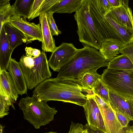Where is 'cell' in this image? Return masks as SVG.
Wrapping results in <instances>:
<instances>
[{
    "label": "cell",
    "mask_w": 133,
    "mask_h": 133,
    "mask_svg": "<svg viewBox=\"0 0 133 133\" xmlns=\"http://www.w3.org/2000/svg\"><path fill=\"white\" fill-rule=\"evenodd\" d=\"M78 50L72 43H63L52 52L48 61L49 66L54 71L58 72Z\"/></svg>",
    "instance_id": "9"
},
{
    "label": "cell",
    "mask_w": 133,
    "mask_h": 133,
    "mask_svg": "<svg viewBox=\"0 0 133 133\" xmlns=\"http://www.w3.org/2000/svg\"><path fill=\"white\" fill-rule=\"evenodd\" d=\"M34 0H16L11 7L16 15L28 18Z\"/></svg>",
    "instance_id": "21"
},
{
    "label": "cell",
    "mask_w": 133,
    "mask_h": 133,
    "mask_svg": "<svg viewBox=\"0 0 133 133\" xmlns=\"http://www.w3.org/2000/svg\"><path fill=\"white\" fill-rule=\"evenodd\" d=\"M0 100L5 104L9 107H11L15 109L14 103L6 94L0 85Z\"/></svg>",
    "instance_id": "30"
},
{
    "label": "cell",
    "mask_w": 133,
    "mask_h": 133,
    "mask_svg": "<svg viewBox=\"0 0 133 133\" xmlns=\"http://www.w3.org/2000/svg\"><path fill=\"white\" fill-rule=\"evenodd\" d=\"M44 0H34L28 19L30 21L39 16V11L40 6Z\"/></svg>",
    "instance_id": "27"
},
{
    "label": "cell",
    "mask_w": 133,
    "mask_h": 133,
    "mask_svg": "<svg viewBox=\"0 0 133 133\" xmlns=\"http://www.w3.org/2000/svg\"><path fill=\"white\" fill-rule=\"evenodd\" d=\"M60 1V0H44L40 8L39 16L43 13H46L55 4Z\"/></svg>",
    "instance_id": "29"
},
{
    "label": "cell",
    "mask_w": 133,
    "mask_h": 133,
    "mask_svg": "<svg viewBox=\"0 0 133 133\" xmlns=\"http://www.w3.org/2000/svg\"><path fill=\"white\" fill-rule=\"evenodd\" d=\"M5 32L12 50L23 43H27V39L25 34L9 22L3 24Z\"/></svg>",
    "instance_id": "16"
},
{
    "label": "cell",
    "mask_w": 133,
    "mask_h": 133,
    "mask_svg": "<svg viewBox=\"0 0 133 133\" xmlns=\"http://www.w3.org/2000/svg\"><path fill=\"white\" fill-rule=\"evenodd\" d=\"M10 0H0V6L5 5L9 3Z\"/></svg>",
    "instance_id": "41"
},
{
    "label": "cell",
    "mask_w": 133,
    "mask_h": 133,
    "mask_svg": "<svg viewBox=\"0 0 133 133\" xmlns=\"http://www.w3.org/2000/svg\"><path fill=\"white\" fill-rule=\"evenodd\" d=\"M86 96V101L83 107L84 109L88 124L90 126L98 128L97 119L92 106L89 95L88 94Z\"/></svg>",
    "instance_id": "23"
},
{
    "label": "cell",
    "mask_w": 133,
    "mask_h": 133,
    "mask_svg": "<svg viewBox=\"0 0 133 133\" xmlns=\"http://www.w3.org/2000/svg\"><path fill=\"white\" fill-rule=\"evenodd\" d=\"M25 50L26 55L31 57H36L38 56L41 52L40 50L31 47H26Z\"/></svg>",
    "instance_id": "33"
},
{
    "label": "cell",
    "mask_w": 133,
    "mask_h": 133,
    "mask_svg": "<svg viewBox=\"0 0 133 133\" xmlns=\"http://www.w3.org/2000/svg\"><path fill=\"white\" fill-rule=\"evenodd\" d=\"M13 51L3 25L0 34V69L1 71L7 70Z\"/></svg>",
    "instance_id": "15"
},
{
    "label": "cell",
    "mask_w": 133,
    "mask_h": 133,
    "mask_svg": "<svg viewBox=\"0 0 133 133\" xmlns=\"http://www.w3.org/2000/svg\"><path fill=\"white\" fill-rule=\"evenodd\" d=\"M117 118L122 127L126 128L130 121L128 118L121 113L115 111Z\"/></svg>",
    "instance_id": "32"
},
{
    "label": "cell",
    "mask_w": 133,
    "mask_h": 133,
    "mask_svg": "<svg viewBox=\"0 0 133 133\" xmlns=\"http://www.w3.org/2000/svg\"><path fill=\"white\" fill-rule=\"evenodd\" d=\"M98 107L103 120L106 133H126L125 128L122 127L115 111L110 106L104 108Z\"/></svg>",
    "instance_id": "13"
},
{
    "label": "cell",
    "mask_w": 133,
    "mask_h": 133,
    "mask_svg": "<svg viewBox=\"0 0 133 133\" xmlns=\"http://www.w3.org/2000/svg\"><path fill=\"white\" fill-rule=\"evenodd\" d=\"M84 130V128L82 124L71 122L68 133H82Z\"/></svg>",
    "instance_id": "31"
},
{
    "label": "cell",
    "mask_w": 133,
    "mask_h": 133,
    "mask_svg": "<svg viewBox=\"0 0 133 133\" xmlns=\"http://www.w3.org/2000/svg\"><path fill=\"white\" fill-rule=\"evenodd\" d=\"M47 101L40 98L33 93L31 97L22 98L18 104L23 111L24 119L33 126L39 129L53 120L57 111L55 108L50 107Z\"/></svg>",
    "instance_id": "3"
},
{
    "label": "cell",
    "mask_w": 133,
    "mask_h": 133,
    "mask_svg": "<svg viewBox=\"0 0 133 133\" xmlns=\"http://www.w3.org/2000/svg\"><path fill=\"white\" fill-rule=\"evenodd\" d=\"M19 63L28 89H32L51 76L46 54L43 50L36 57L23 55Z\"/></svg>",
    "instance_id": "4"
},
{
    "label": "cell",
    "mask_w": 133,
    "mask_h": 133,
    "mask_svg": "<svg viewBox=\"0 0 133 133\" xmlns=\"http://www.w3.org/2000/svg\"><path fill=\"white\" fill-rule=\"evenodd\" d=\"M77 26L79 41L84 45L99 50L102 42L90 13L88 0H84L74 15Z\"/></svg>",
    "instance_id": "5"
},
{
    "label": "cell",
    "mask_w": 133,
    "mask_h": 133,
    "mask_svg": "<svg viewBox=\"0 0 133 133\" xmlns=\"http://www.w3.org/2000/svg\"><path fill=\"white\" fill-rule=\"evenodd\" d=\"M82 90L87 92L88 94L91 96L95 94L93 89H82Z\"/></svg>",
    "instance_id": "39"
},
{
    "label": "cell",
    "mask_w": 133,
    "mask_h": 133,
    "mask_svg": "<svg viewBox=\"0 0 133 133\" xmlns=\"http://www.w3.org/2000/svg\"><path fill=\"white\" fill-rule=\"evenodd\" d=\"M47 16V14L45 13L39 16L42 37V48L44 52H52L56 47L48 25Z\"/></svg>",
    "instance_id": "14"
},
{
    "label": "cell",
    "mask_w": 133,
    "mask_h": 133,
    "mask_svg": "<svg viewBox=\"0 0 133 133\" xmlns=\"http://www.w3.org/2000/svg\"><path fill=\"white\" fill-rule=\"evenodd\" d=\"M93 89L95 94L97 95L109 105V89L101 78L98 79L96 81Z\"/></svg>",
    "instance_id": "24"
},
{
    "label": "cell",
    "mask_w": 133,
    "mask_h": 133,
    "mask_svg": "<svg viewBox=\"0 0 133 133\" xmlns=\"http://www.w3.org/2000/svg\"><path fill=\"white\" fill-rule=\"evenodd\" d=\"M90 13L102 42L110 41L118 44L120 48L126 44L104 16L106 14L98 0H88Z\"/></svg>",
    "instance_id": "7"
},
{
    "label": "cell",
    "mask_w": 133,
    "mask_h": 133,
    "mask_svg": "<svg viewBox=\"0 0 133 133\" xmlns=\"http://www.w3.org/2000/svg\"><path fill=\"white\" fill-rule=\"evenodd\" d=\"M81 87L76 79L55 78L45 80L33 91L41 99L68 102L82 106L86 101Z\"/></svg>",
    "instance_id": "1"
},
{
    "label": "cell",
    "mask_w": 133,
    "mask_h": 133,
    "mask_svg": "<svg viewBox=\"0 0 133 133\" xmlns=\"http://www.w3.org/2000/svg\"><path fill=\"white\" fill-rule=\"evenodd\" d=\"M129 2L118 7L111 8L107 13L123 26L133 31V15Z\"/></svg>",
    "instance_id": "11"
},
{
    "label": "cell",
    "mask_w": 133,
    "mask_h": 133,
    "mask_svg": "<svg viewBox=\"0 0 133 133\" xmlns=\"http://www.w3.org/2000/svg\"><path fill=\"white\" fill-rule=\"evenodd\" d=\"M111 8L119 6L128 1V0H107Z\"/></svg>",
    "instance_id": "36"
},
{
    "label": "cell",
    "mask_w": 133,
    "mask_h": 133,
    "mask_svg": "<svg viewBox=\"0 0 133 133\" xmlns=\"http://www.w3.org/2000/svg\"><path fill=\"white\" fill-rule=\"evenodd\" d=\"M92 96L98 107L104 108L110 106L102 98L97 95L95 94Z\"/></svg>",
    "instance_id": "35"
},
{
    "label": "cell",
    "mask_w": 133,
    "mask_h": 133,
    "mask_svg": "<svg viewBox=\"0 0 133 133\" xmlns=\"http://www.w3.org/2000/svg\"><path fill=\"white\" fill-rule=\"evenodd\" d=\"M82 133H89L88 132L87 130L86 129H84V130L82 132Z\"/></svg>",
    "instance_id": "43"
},
{
    "label": "cell",
    "mask_w": 133,
    "mask_h": 133,
    "mask_svg": "<svg viewBox=\"0 0 133 133\" xmlns=\"http://www.w3.org/2000/svg\"><path fill=\"white\" fill-rule=\"evenodd\" d=\"M14 13L15 11L9 3L0 6V34L3 24L9 22L10 17Z\"/></svg>",
    "instance_id": "25"
},
{
    "label": "cell",
    "mask_w": 133,
    "mask_h": 133,
    "mask_svg": "<svg viewBox=\"0 0 133 133\" xmlns=\"http://www.w3.org/2000/svg\"><path fill=\"white\" fill-rule=\"evenodd\" d=\"M109 61L108 68L122 70H133V63L124 55L116 56Z\"/></svg>",
    "instance_id": "20"
},
{
    "label": "cell",
    "mask_w": 133,
    "mask_h": 133,
    "mask_svg": "<svg viewBox=\"0 0 133 133\" xmlns=\"http://www.w3.org/2000/svg\"><path fill=\"white\" fill-rule=\"evenodd\" d=\"M98 68L97 67L89 69L76 79L82 89L93 88L97 80L101 78V75L97 72Z\"/></svg>",
    "instance_id": "19"
},
{
    "label": "cell",
    "mask_w": 133,
    "mask_h": 133,
    "mask_svg": "<svg viewBox=\"0 0 133 133\" xmlns=\"http://www.w3.org/2000/svg\"><path fill=\"white\" fill-rule=\"evenodd\" d=\"M98 1L106 14H107L111 8L107 0H98Z\"/></svg>",
    "instance_id": "37"
},
{
    "label": "cell",
    "mask_w": 133,
    "mask_h": 133,
    "mask_svg": "<svg viewBox=\"0 0 133 133\" xmlns=\"http://www.w3.org/2000/svg\"><path fill=\"white\" fill-rule=\"evenodd\" d=\"M9 110V107L0 100V118L8 115Z\"/></svg>",
    "instance_id": "34"
},
{
    "label": "cell",
    "mask_w": 133,
    "mask_h": 133,
    "mask_svg": "<svg viewBox=\"0 0 133 133\" xmlns=\"http://www.w3.org/2000/svg\"><path fill=\"white\" fill-rule=\"evenodd\" d=\"M126 133H133V126H130L128 125L127 127L125 128Z\"/></svg>",
    "instance_id": "40"
},
{
    "label": "cell",
    "mask_w": 133,
    "mask_h": 133,
    "mask_svg": "<svg viewBox=\"0 0 133 133\" xmlns=\"http://www.w3.org/2000/svg\"><path fill=\"white\" fill-rule=\"evenodd\" d=\"M45 133H57L56 132H53V131H50L49 132H45Z\"/></svg>",
    "instance_id": "44"
},
{
    "label": "cell",
    "mask_w": 133,
    "mask_h": 133,
    "mask_svg": "<svg viewBox=\"0 0 133 133\" xmlns=\"http://www.w3.org/2000/svg\"><path fill=\"white\" fill-rule=\"evenodd\" d=\"M7 70L18 95L27 94V88L19 63L15 59L11 58Z\"/></svg>",
    "instance_id": "12"
},
{
    "label": "cell",
    "mask_w": 133,
    "mask_h": 133,
    "mask_svg": "<svg viewBox=\"0 0 133 133\" xmlns=\"http://www.w3.org/2000/svg\"><path fill=\"white\" fill-rule=\"evenodd\" d=\"M9 22L25 34L27 39V43L36 40L42 42V31L40 23L36 24L29 22L25 18L22 17L15 13L10 17Z\"/></svg>",
    "instance_id": "8"
},
{
    "label": "cell",
    "mask_w": 133,
    "mask_h": 133,
    "mask_svg": "<svg viewBox=\"0 0 133 133\" xmlns=\"http://www.w3.org/2000/svg\"><path fill=\"white\" fill-rule=\"evenodd\" d=\"M108 91L109 103L113 110L133 120V99L126 98L109 90Z\"/></svg>",
    "instance_id": "10"
},
{
    "label": "cell",
    "mask_w": 133,
    "mask_h": 133,
    "mask_svg": "<svg viewBox=\"0 0 133 133\" xmlns=\"http://www.w3.org/2000/svg\"><path fill=\"white\" fill-rule=\"evenodd\" d=\"M84 127L89 133H104L98 128L89 126L88 123Z\"/></svg>",
    "instance_id": "38"
},
{
    "label": "cell",
    "mask_w": 133,
    "mask_h": 133,
    "mask_svg": "<svg viewBox=\"0 0 133 133\" xmlns=\"http://www.w3.org/2000/svg\"><path fill=\"white\" fill-rule=\"evenodd\" d=\"M119 49L118 44L107 41L102 42L99 51L105 59L109 61L119 54Z\"/></svg>",
    "instance_id": "22"
},
{
    "label": "cell",
    "mask_w": 133,
    "mask_h": 133,
    "mask_svg": "<svg viewBox=\"0 0 133 133\" xmlns=\"http://www.w3.org/2000/svg\"><path fill=\"white\" fill-rule=\"evenodd\" d=\"M101 79L109 90L133 99V70L104 69Z\"/></svg>",
    "instance_id": "6"
},
{
    "label": "cell",
    "mask_w": 133,
    "mask_h": 133,
    "mask_svg": "<svg viewBox=\"0 0 133 133\" xmlns=\"http://www.w3.org/2000/svg\"><path fill=\"white\" fill-rule=\"evenodd\" d=\"M0 85L12 102L15 103L18 98V94L9 72L6 70L0 72Z\"/></svg>",
    "instance_id": "18"
},
{
    "label": "cell",
    "mask_w": 133,
    "mask_h": 133,
    "mask_svg": "<svg viewBox=\"0 0 133 133\" xmlns=\"http://www.w3.org/2000/svg\"><path fill=\"white\" fill-rule=\"evenodd\" d=\"M118 53L126 56L133 63V42L128 43L120 48Z\"/></svg>",
    "instance_id": "28"
},
{
    "label": "cell",
    "mask_w": 133,
    "mask_h": 133,
    "mask_svg": "<svg viewBox=\"0 0 133 133\" xmlns=\"http://www.w3.org/2000/svg\"><path fill=\"white\" fill-rule=\"evenodd\" d=\"M3 126L0 124V133H2L3 131Z\"/></svg>",
    "instance_id": "42"
},
{
    "label": "cell",
    "mask_w": 133,
    "mask_h": 133,
    "mask_svg": "<svg viewBox=\"0 0 133 133\" xmlns=\"http://www.w3.org/2000/svg\"><path fill=\"white\" fill-rule=\"evenodd\" d=\"M109 62L98 50L84 45L61 67L56 77L76 79L88 70L108 67Z\"/></svg>",
    "instance_id": "2"
},
{
    "label": "cell",
    "mask_w": 133,
    "mask_h": 133,
    "mask_svg": "<svg viewBox=\"0 0 133 133\" xmlns=\"http://www.w3.org/2000/svg\"><path fill=\"white\" fill-rule=\"evenodd\" d=\"M53 14L51 12L47 14L48 24L52 36H57L61 34L62 32L59 30L56 24L53 17Z\"/></svg>",
    "instance_id": "26"
},
{
    "label": "cell",
    "mask_w": 133,
    "mask_h": 133,
    "mask_svg": "<svg viewBox=\"0 0 133 133\" xmlns=\"http://www.w3.org/2000/svg\"><path fill=\"white\" fill-rule=\"evenodd\" d=\"M84 0H60L45 13L71 14L76 12L81 7Z\"/></svg>",
    "instance_id": "17"
}]
</instances>
